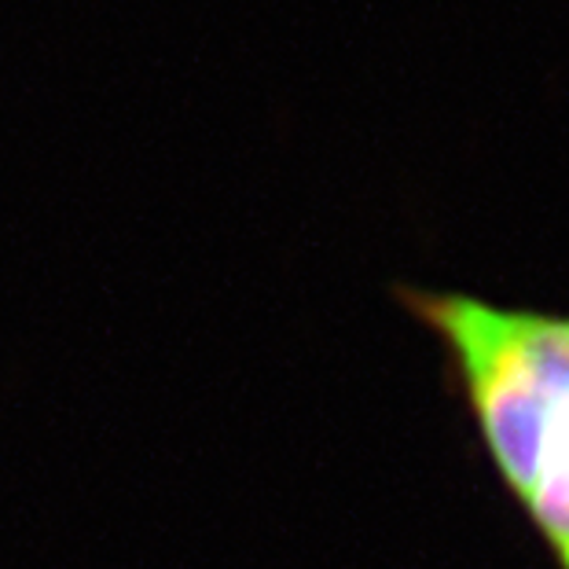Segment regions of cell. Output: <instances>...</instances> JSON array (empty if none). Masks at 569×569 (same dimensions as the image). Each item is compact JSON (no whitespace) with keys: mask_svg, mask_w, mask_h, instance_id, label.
<instances>
[{"mask_svg":"<svg viewBox=\"0 0 569 569\" xmlns=\"http://www.w3.org/2000/svg\"><path fill=\"white\" fill-rule=\"evenodd\" d=\"M401 301L441 338L503 489L569 569V312L416 287Z\"/></svg>","mask_w":569,"mask_h":569,"instance_id":"cell-1","label":"cell"}]
</instances>
